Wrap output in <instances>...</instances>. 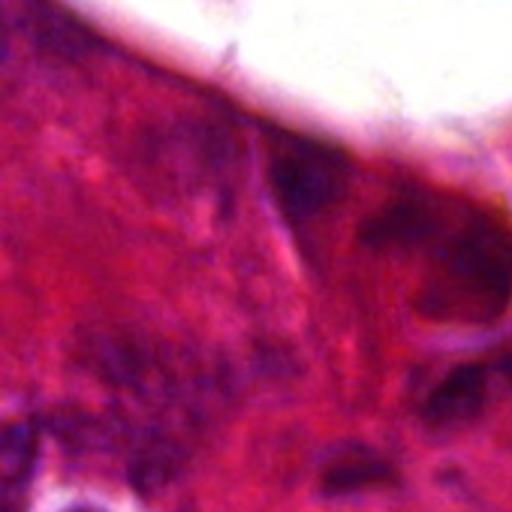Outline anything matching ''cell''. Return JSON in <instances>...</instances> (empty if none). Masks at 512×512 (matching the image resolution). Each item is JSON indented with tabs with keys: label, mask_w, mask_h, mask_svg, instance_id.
Here are the masks:
<instances>
[{
	"label": "cell",
	"mask_w": 512,
	"mask_h": 512,
	"mask_svg": "<svg viewBox=\"0 0 512 512\" xmlns=\"http://www.w3.org/2000/svg\"><path fill=\"white\" fill-rule=\"evenodd\" d=\"M431 266L419 308L434 320L491 323L512 302V235L482 217L446 223L428 235Z\"/></svg>",
	"instance_id": "cell-1"
},
{
	"label": "cell",
	"mask_w": 512,
	"mask_h": 512,
	"mask_svg": "<svg viewBox=\"0 0 512 512\" xmlns=\"http://www.w3.org/2000/svg\"><path fill=\"white\" fill-rule=\"evenodd\" d=\"M76 512H94V509H76Z\"/></svg>",
	"instance_id": "cell-8"
},
{
	"label": "cell",
	"mask_w": 512,
	"mask_h": 512,
	"mask_svg": "<svg viewBox=\"0 0 512 512\" xmlns=\"http://www.w3.org/2000/svg\"><path fill=\"white\" fill-rule=\"evenodd\" d=\"M491 371L479 362L458 365L443 374L422 404V416L431 428L452 431L470 425L488 404Z\"/></svg>",
	"instance_id": "cell-3"
},
{
	"label": "cell",
	"mask_w": 512,
	"mask_h": 512,
	"mask_svg": "<svg viewBox=\"0 0 512 512\" xmlns=\"http://www.w3.org/2000/svg\"><path fill=\"white\" fill-rule=\"evenodd\" d=\"M389 476H392V467L386 458L368 449H350L329 461V467L323 470V488L332 494H350V491L377 488L389 482Z\"/></svg>",
	"instance_id": "cell-5"
},
{
	"label": "cell",
	"mask_w": 512,
	"mask_h": 512,
	"mask_svg": "<svg viewBox=\"0 0 512 512\" xmlns=\"http://www.w3.org/2000/svg\"><path fill=\"white\" fill-rule=\"evenodd\" d=\"M269 184L290 223H308L326 214L350 184V160L314 139L293 136L269 160Z\"/></svg>",
	"instance_id": "cell-2"
},
{
	"label": "cell",
	"mask_w": 512,
	"mask_h": 512,
	"mask_svg": "<svg viewBox=\"0 0 512 512\" xmlns=\"http://www.w3.org/2000/svg\"><path fill=\"white\" fill-rule=\"evenodd\" d=\"M497 371H500V377H503V380L509 383V389H512V350L497 362Z\"/></svg>",
	"instance_id": "cell-6"
},
{
	"label": "cell",
	"mask_w": 512,
	"mask_h": 512,
	"mask_svg": "<svg viewBox=\"0 0 512 512\" xmlns=\"http://www.w3.org/2000/svg\"><path fill=\"white\" fill-rule=\"evenodd\" d=\"M7 25H4V16H0V61H4L7 58Z\"/></svg>",
	"instance_id": "cell-7"
},
{
	"label": "cell",
	"mask_w": 512,
	"mask_h": 512,
	"mask_svg": "<svg viewBox=\"0 0 512 512\" xmlns=\"http://www.w3.org/2000/svg\"><path fill=\"white\" fill-rule=\"evenodd\" d=\"M37 470V431L10 425L0 431V512H22Z\"/></svg>",
	"instance_id": "cell-4"
}]
</instances>
